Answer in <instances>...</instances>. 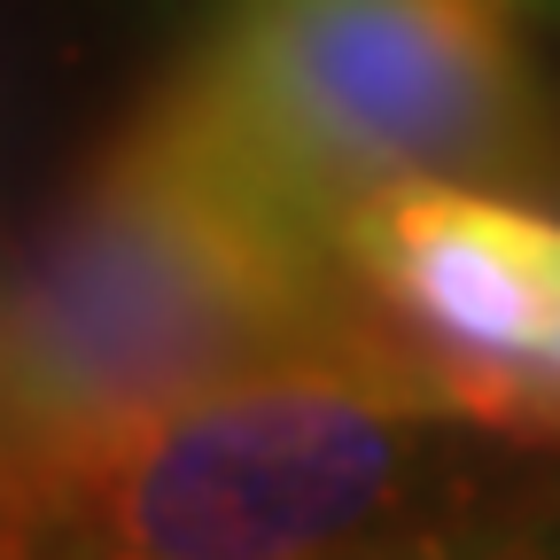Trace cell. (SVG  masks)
Masks as SVG:
<instances>
[{
  "label": "cell",
  "mask_w": 560,
  "mask_h": 560,
  "mask_svg": "<svg viewBox=\"0 0 560 560\" xmlns=\"http://www.w3.org/2000/svg\"><path fill=\"white\" fill-rule=\"evenodd\" d=\"M296 359L420 374L366 304L335 210L172 70L0 272V482Z\"/></svg>",
  "instance_id": "cell-1"
},
{
  "label": "cell",
  "mask_w": 560,
  "mask_h": 560,
  "mask_svg": "<svg viewBox=\"0 0 560 560\" xmlns=\"http://www.w3.org/2000/svg\"><path fill=\"white\" fill-rule=\"evenodd\" d=\"M545 366H552V382H560V312H552V350H545Z\"/></svg>",
  "instance_id": "cell-9"
},
{
  "label": "cell",
  "mask_w": 560,
  "mask_h": 560,
  "mask_svg": "<svg viewBox=\"0 0 560 560\" xmlns=\"http://www.w3.org/2000/svg\"><path fill=\"white\" fill-rule=\"evenodd\" d=\"M405 366L296 359L0 482L47 560H366L452 537L506 475ZM499 444V436H490Z\"/></svg>",
  "instance_id": "cell-2"
},
{
  "label": "cell",
  "mask_w": 560,
  "mask_h": 560,
  "mask_svg": "<svg viewBox=\"0 0 560 560\" xmlns=\"http://www.w3.org/2000/svg\"><path fill=\"white\" fill-rule=\"evenodd\" d=\"M529 16H545V24H560V0H522Z\"/></svg>",
  "instance_id": "cell-8"
},
{
  "label": "cell",
  "mask_w": 560,
  "mask_h": 560,
  "mask_svg": "<svg viewBox=\"0 0 560 560\" xmlns=\"http://www.w3.org/2000/svg\"><path fill=\"white\" fill-rule=\"evenodd\" d=\"M0 560H47V552L32 545V529L16 522V506H9V499H0Z\"/></svg>",
  "instance_id": "cell-6"
},
{
  "label": "cell",
  "mask_w": 560,
  "mask_h": 560,
  "mask_svg": "<svg viewBox=\"0 0 560 560\" xmlns=\"http://www.w3.org/2000/svg\"><path fill=\"white\" fill-rule=\"evenodd\" d=\"M467 560H560V459L537 475H506L452 529Z\"/></svg>",
  "instance_id": "cell-5"
},
{
  "label": "cell",
  "mask_w": 560,
  "mask_h": 560,
  "mask_svg": "<svg viewBox=\"0 0 560 560\" xmlns=\"http://www.w3.org/2000/svg\"><path fill=\"white\" fill-rule=\"evenodd\" d=\"M522 0H234L179 70L319 210L389 179L529 187L560 125Z\"/></svg>",
  "instance_id": "cell-3"
},
{
  "label": "cell",
  "mask_w": 560,
  "mask_h": 560,
  "mask_svg": "<svg viewBox=\"0 0 560 560\" xmlns=\"http://www.w3.org/2000/svg\"><path fill=\"white\" fill-rule=\"evenodd\" d=\"M366 560H467L452 537H412V545H389V552H366Z\"/></svg>",
  "instance_id": "cell-7"
},
{
  "label": "cell",
  "mask_w": 560,
  "mask_h": 560,
  "mask_svg": "<svg viewBox=\"0 0 560 560\" xmlns=\"http://www.w3.org/2000/svg\"><path fill=\"white\" fill-rule=\"evenodd\" d=\"M366 304L467 429L560 459V219L475 179H389L335 210Z\"/></svg>",
  "instance_id": "cell-4"
}]
</instances>
